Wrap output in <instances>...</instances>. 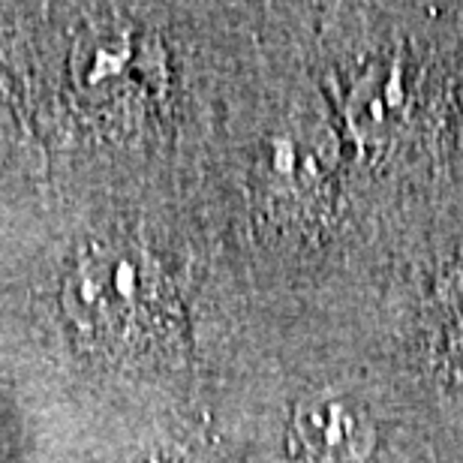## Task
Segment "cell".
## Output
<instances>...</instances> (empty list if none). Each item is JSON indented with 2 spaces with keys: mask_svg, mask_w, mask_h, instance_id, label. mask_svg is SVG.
I'll return each instance as SVG.
<instances>
[{
  "mask_svg": "<svg viewBox=\"0 0 463 463\" xmlns=\"http://www.w3.org/2000/svg\"><path fill=\"white\" fill-rule=\"evenodd\" d=\"M151 298V283L127 253L94 250L79 262L67 283V310L85 331L99 337H120L129 322L142 317V301Z\"/></svg>",
  "mask_w": 463,
  "mask_h": 463,
  "instance_id": "6da1fadb",
  "label": "cell"
},
{
  "mask_svg": "<svg viewBox=\"0 0 463 463\" xmlns=\"http://www.w3.org/2000/svg\"><path fill=\"white\" fill-rule=\"evenodd\" d=\"M304 463H364L370 433L344 401H313L298 412Z\"/></svg>",
  "mask_w": 463,
  "mask_h": 463,
  "instance_id": "7a4b0ae2",
  "label": "cell"
}]
</instances>
